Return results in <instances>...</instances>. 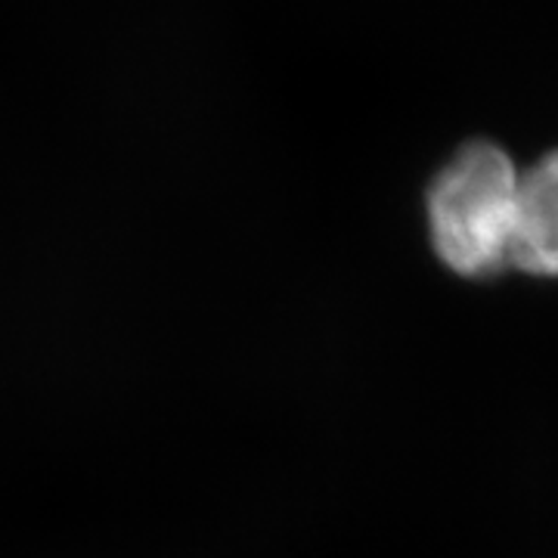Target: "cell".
<instances>
[{"mask_svg": "<svg viewBox=\"0 0 558 558\" xmlns=\"http://www.w3.org/2000/svg\"><path fill=\"white\" fill-rule=\"evenodd\" d=\"M519 168L487 140L457 149L425 193V230L435 258L462 279L509 274Z\"/></svg>", "mask_w": 558, "mask_h": 558, "instance_id": "6da1fadb", "label": "cell"}, {"mask_svg": "<svg viewBox=\"0 0 558 558\" xmlns=\"http://www.w3.org/2000/svg\"><path fill=\"white\" fill-rule=\"evenodd\" d=\"M509 270L558 277V149L519 171Z\"/></svg>", "mask_w": 558, "mask_h": 558, "instance_id": "7a4b0ae2", "label": "cell"}]
</instances>
